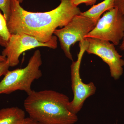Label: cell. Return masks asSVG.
Wrapping results in <instances>:
<instances>
[{
    "instance_id": "52a82bcc",
    "label": "cell",
    "mask_w": 124,
    "mask_h": 124,
    "mask_svg": "<svg viewBox=\"0 0 124 124\" xmlns=\"http://www.w3.org/2000/svg\"><path fill=\"white\" fill-rule=\"evenodd\" d=\"M57 40L56 37L50 41L44 43L26 33L11 34L7 46L2 51V55L7 58L10 67H15L19 63V57L23 52L41 46L55 49L57 46Z\"/></svg>"
},
{
    "instance_id": "8fae6325",
    "label": "cell",
    "mask_w": 124,
    "mask_h": 124,
    "mask_svg": "<svg viewBox=\"0 0 124 124\" xmlns=\"http://www.w3.org/2000/svg\"><path fill=\"white\" fill-rule=\"evenodd\" d=\"M11 34L7 25V21L0 9V45L5 47Z\"/></svg>"
},
{
    "instance_id": "3957f363",
    "label": "cell",
    "mask_w": 124,
    "mask_h": 124,
    "mask_svg": "<svg viewBox=\"0 0 124 124\" xmlns=\"http://www.w3.org/2000/svg\"><path fill=\"white\" fill-rule=\"evenodd\" d=\"M42 64L41 54L37 50L25 67L7 71L0 81V94H9L18 90L24 91L27 95L31 93L32 84L42 76L40 69Z\"/></svg>"
},
{
    "instance_id": "277c9868",
    "label": "cell",
    "mask_w": 124,
    "mask_h": 124,
    "mask_svg": "<svg viewBox=\"0 0 124 124\" xmlns=\"http://www.w3.org/2000/svg\"><path fill=\"white\" fill-rule=\"evenodd\" d=\"M97 22L81 14L75 16L63 27L57 29L54 34L58 38L61 48L68 58L73 61L70 47L85 38L96 26Z\"/></svg>"
},
{
    "instance_id": "2e32d148",
    "label": "cell",
    "mask_w": 124,
    "mask_h": 124,
    "mask_svg": "<svg viewBox=\"0 0 124 124\" xmlns=\"http://www.w3.org/2000/svg\"><path fill=\"white\" fill-rule=\"evenodd\" d=\"M22 124H42L29 117H26Z\"/></svg>"
},
{
    "instance_id": "30bf717a",
    "label": "cell",
    "mask_w": 124,
    "mask_h": 124,
    "mask_svg": "<svg viewBox=\"0 0 124 124\" xmlns=\"http://www.w3.org/2000/svg\"><path fill=\"white\" fill-rule=\"evenodd\" d=\"M116 0H104L98 4L93 5L88 10L81 12V14L97 22L101 15L105 11L115 8Z\"/></svg>"
},
{
    "instance_id": "7a4b0ae2",
    "label": "cell",
    "mask_w": 124,
    "mask_h": 124,
    "mask_svg": "<svg viewBox=\"0 0 124 124\" xmlns=\"http://www.w3.org/2000/svg\"><path fill=\"white\" fill-rule=\"evenodd\" d=\"M70 102L66 95L56 91L32 90L23 105L29 117L42 124H74L78 118L68 109Z\"/></svg>"
},
{
    "instance_id": "6da1fadb",
    "label": "cell",
    "mask_w": 124,
    "mask_h": 124,
    "mask_svg": "<svg viewBox=\"0 0 124 124\" xmlns=\"http://www.w3.org/2000/svg\"><path fill=\"white\" fill-rule=\"evenodd\" d=\"M60 1L59 5L51 11L32 12L23 8L17 0H11L10 15L7 22L10 33H26L44 43L50 41L56 37L53 35L58 27H63L81 13L71 0Z\"/></svg>"
},
{
    "instance_id": "ac0fdd59",
    "label": "cell",
    "mask_w": 124,
    "mask_h": 124,
    "mask_svg": "<svg viewBox=\"0 0 124 124\" xmlns=\"http://www.w3.org/2000/svg\"><path fill=\"white\" fill-rule=\"evenodd\" d=\"M7 60V58L3 55H0V61H5Z\"/></svg>"
},
{
    "instance_id": "7c38bea8",
    "label": "cell",
    "mask_w": 124,
    "mask_h": 124,
    "mask_svg": "<svg viewBox=\"0 0 124 124\" xmlns=\"http://www.w3.org/2000/svg\"><path fill=\"white\" fill-rule=\"evenodd\" d=\"M11 0H0V9L8 22L10 14Z\"/></svg>"
},
{
    "instance_id": "5bb4252c",
    "label": "cell",
    "mask_w": 124,
    "mask_h": 124,
    "mask_svg": "<svg viewBox=\"0 0 124 124\" xmlns=\"http://www.w3.org/2000/svg\"><path fill=\"white\" fill-rule=\"evenodd\" d=\"M97 0H71V2L75 6L82 4H85L86 6H92L94 5Z\"/></svg>"
},
{
    "instance_id": "5b68a950",
    "label": "cell",
    "mask_w": 124,
    "mask_h": 124,
    "mask_svg": "<svg viewBox=\"0 0 124 124\" xmlns=\"http://www.w3.org/2000/svg\"><path fill=\"white\" fill-rule=\"evenodd\" d=\"M88 45V43L86 39L79 42L80 51L78 54L77 60L72 61L71 66V86L74 96L73 100L68 105V108L71 112L76 115L82 108L86 99L94 94L96 90L93 82L85 84L80 76L81 60Z\"/></svg>"
},
{
    "instance_id": "4fadbf2b",
    "label": "cell",
    "mask_w": 124,
    "mask_h": 124,
    "mask_svg": "<svg viewBox=\"0 0 124 124\" xmlns=\"http://www.w3.org/2000/svg\"><path fill=\"white\" fill-rule=\"evenodd\" d=\"M9 64L8 60L0 61V77L5 74L8 70Z\"/></svg>"
},
{
    "instance_id": "9a60e30c",
    "label": "cell",
    "mask_w": 124,
    "mask_h": 124,
    "mask_svg": "<svg viewBox=\"0 0 124 124\" xmlns=\"http://www.w3.org/2000/svg\"><path fill=\"white\" fill-rule=\"evenodd\" d=\"M115 7L117 8L124 15V0H116L115 2Z\"/></svg>"
},
{
    "instance_id": "d6986e66",
    "label": "cell",
    "mask_w": 124,
    "mask_h": 124,
    "mask_svg": "<svg viewBox=\"0 0 124 124\" xmlns=\"http://www.w3.org/2000/svg\"><path fill=\"white\" fill-rule=\"evenodd\" d=\"M17 1L19 2L20 4V3H22V2H23V0H17Z\"/></svg>"
},
{
    "instance_id": "e0dca14e",
    "label": "cell",
    "mask_w": 124,
    "mask_h": 124,
    "mask_svg": "<svg viewBox=\"0 0 124 124\" xmlns=\"http://www.w3.org/2000/svg\"><path fill=\"white\" fill-rule=\"evenodd\" d=\"M120 48L121 49V50L124 51V37H123V39H122V41L120 46Z\"/></svg>"
},
{
    "instance_id": "ba28073f",
    "label": "cell",
    "mask_w": 124,
    "mask_h": 124,
    "mask_svg": "<svg viewBox=\"0 0 124 124\" xmlns=\"http://www.w3.org/2000/svg\"><path fill=\"white\" fill-rule=\"evenodd\" d=\"M88 43L86 51L101 58L108 65L111 76L119 79L123 73L124 60L116 50L115 45L107 41L97 38H85Z\"/></svg>"
},
{
    "instance_id": "8992f818",
    "label": "cell",
    "mask_w": 124,
    "mask_h": 124,
    "mask_svg": "<svg viewBox=\"0 0 124 124\" xmlns=\"http://www.w3.org/2000/svg\"><path fill=\"white\" fill-rule=\"evenodd\" d=\"M124 32V15L115 7L103 14L94 28L85 38H97L117 45L123 39Z\"/></svg>"
},
{
    "instance_id": "9c48e42d",
    "label": "cell",
    "mask_w": 124,
    "mask_h": 124,
    "mask_svg": "<svg viewBox=\"0 0 124 124\" xmlns=\"http://www.w3.org/2000/svg\"><path fill=\"white\" fill-rule=\"evenodd\" d=\"M25 118L24 111L18 107L0 110V124H22Z\"/></svg>"
}]
</instances>
